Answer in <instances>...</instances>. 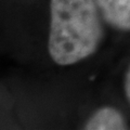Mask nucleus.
Here are the masks:
<instances>
[{
    "instance_id": "obj_4",
    "label": "nucleus",
    "mask_w": 130,
    "mask_h": 130,
    "mask_svg": "<svg viewBox=\"0 0 130 130\" xmlns=\"http://www.w3.org/2000/svg\"><path fill=\"white\" fill-rule=\"evenodd\" d=\"M125 92L127 95V99L130 102V67L128 68L127 74H126V78H125Z\"/></svg>"
},
{
    "instance_id": "obj_1",
    "label": "nucleus",
    "mask_w": 130,
    "mask_h": 130,
    "mask_svg": "<svg viewBox=\"0 0 130 130\" xmlns=\"http://www.w3.org/2000/svg\"><path fill=\"white\" fill-rule=\"evenodd\" d=\"M94 0H51L48 50L60 65L88 58L100 42L102 28Z\"/></svg>"
},
{
    "instance_id": "obj_3",
    "label": "nucleus",
    "mask_w": 130,
    "mask_h": 130,
    "mask_svg": "<svg viewBox=\"0 0 130 130\" xmlns=\"http://www.w3.org/2000/svg\"><path fill=\"white\" fill-rule=\"evenodd\" d=\"M126 128L127 126L123 115L114 107L98 109L85 126V129L88 130H120Z\"/></svg>"
},
{
    "instance_id": "obj_2",
    "label": "nucleus",
    "mask_w": 130,
    "mask_h": 130,
    "mask_svg": "<svg viewBox=\"0 0 130 130\" xmlns=\"http://www.w3.org/2000/svg\"><path fill=\"white\" fill-rule=\"evenodd\" d=\"M104 20L112 26L130 30V0H94Z\"/></svg>"
}]
</instances>
